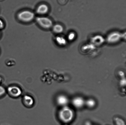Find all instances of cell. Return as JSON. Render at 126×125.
I'll return each instance as SVG.
<instances>
[{"mask_svg": "<svg viewBox=\"0 0 126 125\" xmlns=\"http://www.w3.org/2000/svg\"><path fill=\"white\" fill-rule=\"evenodd\" d=\"M85 101L81 97H77L73 99L72 103L76 108H79L82 107L85 105Z\"/></svg>", "mask_w": 126, "mask_h": 125, "instance_id": "5", "label": "cell"}, {"mask_svg": "<svg viewBox=\"0 0 126 125\" xmlns=\"http://www.w3.org/2000/svg\"><path fill=\"white\" fill-rule=\"evenodd\" d=\"M85 104L89 108H92L95 106L96 105V102L94 100L92 99H89L85 101Z\"/></svg>", "mask_w": 126, "mask_h": 125, "instance_id": "9", "label": "cell"}, {"mask_svg": "<svg viewBox=\"0 0 126 125\" xmlns=\"http://www.w3.org/2000/svg\"><path fill=\"white\" fill-rule=\"evenodd\" d=\"M34 13L31 11L25 10L19 12L17 15L19 20L24 22H29L32 20L34 18Z\"/></svg>", "mask_w": 126, "mask_h": 125, "instance_id": "2", "label": "cell"}, {"mask_svg": "<svg viewBox=\"0 0 126 125\" xmlns=\"http://www.w3.org/2000/svg\"><path fill=\"white\" fill-rule=\"evenodd\" d=\"M69 99L67 97L63 95H59L56 99L57 102L60 106H66L69 103Z\"/></svg>", "mask_w": 126, "mask_h": 125, "instance_id": "6", "label": "cell"}, {"mask_svg": "<svg viewBox=\"0 0 126 125\" xmlns=\"http://www.w3.org/2000/svg\"></svg>", "mask_w": 126, "mask_h": 125, "instance_id": "14", "label": "cell"}, {"mask_svg": "<svg viewBox=\"0 0 126 125\" xmlns=\"http://www.w3.org/2000/svg\"><path fill=\"white\" fill-rule=\"evenodd\" d=\"M36 20L40 26L44 29H49L52 26V21L47 17H38L36 18Z\"/></svg>", "mask_w": 126, "mask_h": 125, "instance_id": "3", "label": "cell"}, {"mask_svg": "<svg viewBox=\"0 0 126 125\" xmlns=\"http://www.w3.org/2000/svg\"></svg>", "mask_w": 126, "mask_h": 125, "instance_id": "15", "label": "cell"}, {"mask_svg": "<svg viewBox=\"0 0 126 125\" xmlns=\"http://www.w3.org/2000/svg\"><path fill=\"white\" fill-rule=\"evenodd\" d=\"M7 91L10 95L14 97H18L21 95L22 93L20 89L16 86L9 87Z\"/></svg>", "mask_w": 126, "mask_h": 125, "instance_id": "4", "label": "cell"}, {"mask_svg": "<svg viewBox=\"0 0 126 125\" xmlns=\"http://www.w3.org/2000/svg\"><path fill=\"white\" fill-rule=\"evenodd\" d=\"M53 30L54 32L58 34L62 32L63 28V27L60 24H56L53 26Z\"/></svg>", "mask_w": 126, "mask_h": 125, "instance_id": "10", "label": "cell"}, {"mask_svg": "<svg viewBox=\"0 0 126 125\" xmlns=\"http://www.w3.org/2000/svg\"><path fill=\"white\" fill-rule=\"evenodd\" d=\"M4 26V24L3 22L1 19H0V29H3Z\"/></svg>", "mask_w": 126, "mask_h": 125, "instance_id": "13", "label": "cell"}, {"mask_svg": "<svg viewBox=\"0 0 126 125\" xmlns=\"http://www.w3.org/2000/svg\"><path fill=\"white\" fill-rule=\"evenodd\" d=\"M74 116V111L70 107L66 106H63L59 113V117L60 120L65 123L71 122Z\"/></svg>", "mask_w": 126, "mask_h": 125, "instance_id": "1", "label": "cell"}, {"mask_svg": "<svg viewBox=\"0 0 126 125\" xmlns=\"http://www.w3.org/2000/svg\"><path fill=\"white\" fill-rule=\"evenodd\" d=\"M5 90L3 87L0 86V96L4 95L5 93Z\"/></svg>", "mask_w": 126, "mask_h": 125, "instance_id": "12", "label": "cell"}, {"mask_svg": "<svg viewBox=\"0 0 126 125\" xmlns=\"http://www.w3.org/2000/svg\"><path fill=\"white\" fill-rule=\"evenodd\" d=\"M49 10V7L47 5L45 4H42L38 7L36 12L39 14H44L47 13Z\"/></svg>", "mask_w": 126, "mask_h": 125, "instance_id": "7", "label": "cell"}, {"mask_svg": "<svg viewBox=\"0 0 126 125\" xmlns=\"http://www.w3.org/2000/svg\"><path fill=\"white\" fill-rule=\"evenodd\" d=\"M23 101L26 105L31 106L34 103V100L29 95H26L23 98Z\"/></svg>", "mask_w": 126, "mask_h": 125, "instance_id": "8", "label": "cell"}, {"mask_svg": "<svg viewBox=\"0 0 126 125\" xmlns=\"http://www.w3.org/2000/svg\"><path fill=\"white\" fill-rule=\"evenodd\" d=\"M57 42L60 45H62L64 42L63 39L60 37H57L56 39Z\"/></svg>", "mask_w": 126, "mask_h": 125, "instance_id": "11", "label": "cell"}]
</instances>
